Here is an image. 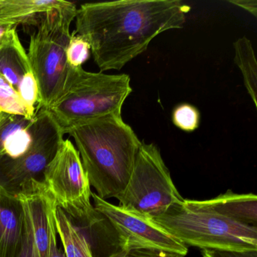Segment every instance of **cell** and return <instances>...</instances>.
Returning a JSON list of instances; mask_svg holds the SVG:
<instances>
[{"label": "cell", "instance_id": "ffe728a7", "mask_svg": "<svg viewBox=\"0 0 257 257\" xmlns=\"http://www.w3.org/2000/svg\"><path fill=\"white\" fill-rule=\"evenodd\" d=\"M33 16L22 0H0V19L15 20L22 25L31 24Z\"/></svg>", "mask_w": 257, "mask_h": 257}, {"label": "cell", "instance_id": "484cf974", "mask_svg": "<svg viewBox=\"0 0 257 257\" xmlns=\"http://www.w3.org/2000/svg\"><path fill=\"white\" fill-rule=\"evenodd\" d=\"M22 24L15 20L0 19V46L2 44L7 33L14 28H18Z\"/></svg>", "mask_w": 257, "mask_h": 257}, {"label": "cell", "instance_id": "30bf717a", "mask_svg": "<svg viewBox=\"0 0 257 257\" xmlns=\"http://www.w3.org/2000/svg\"><path fill=\"white\" fill-rule=\"evenodd\" d=\"M25 213L17 197L0 185V257H17L22 247Z\"/></svg>", "mask_w": 257, "mask_h": 257}, {"label": "cell", "instance_id": "2e32d148", "mask_svg": "<svg viewBox=\"0 0 257 257\" xmlns=\"http://www.w3.org/2000/svg\"><path fill=\"white\" fill-rule=\"evenodd\" d=\"M91 46L89 43L76 31L70 34V40L66 49V59L69 67L73 68L82 67L89 59Z\"/></svg>", "mask_w": 257, "mask_h": 257}, {"label": "cell", "instance_id": "d6986e66", "mask_svg": "<svg viewBox=\"0 0 257 257\" xmlns=\"http://www.w3.org/2000/svg\"><path fill=\"white\" fill-rule=\"evenodd\" d=\"M31 124L25 128L19 129L10 137L5 148L4 156L10 159H16L29 150L33 141Z\"/></svg>", "mask_w": 257, "mask_h": 257}, {"label": "cell", "instance_id": "7402d4cb", "mask_svg": "<svg viewBox=\"0 0 257 257\" xmlns=\"http://www.w3.org/2000/svg\"><path fill=\"white\" fill-rule=\"evenodd\" d=\"M203 257H257V249H202Z\"/></svg>", "mask_w": 257, "mask_h": 257}, {"label": "cell", "instance_id": "6da1fadb", "mask_svg": "<svg viewBox=\"0 0 257 257\" xmlns=\"http://www.w3.org/2000/svg\"><path fill=\"white\" fill-rule=\"evenodd\" d=\"M190 10L180 0L89 3L77 9L75 31L89 43L100 71L120 70L158 35L183 28Z\"/></svg>", "mask_w": 257, "mask_h": 257}, {"label": "cell", "instance_id": "7c38bea8", "mask_svg": "<svg viewBox=\"0 0 257 257\" xmlns=\"http://www.w3.org/2000/svg\"><path fill=\"white\" fill-rule=\"evenodd\" d=\"M31 71L28 53L21 43L17 28H13L0 46V73L18 91L22 78Z\"/></svg>", "mask_w": 257, "mask_h": 257}, {"label": "cell", "instance_id": "603a6c76", "mask_svg": "<svg viewBox=\"0 0 257 257\" xmlns=\"http://www.w3.org/2000/svg\"><path fill=\"white\" fill-rule=\"evenodd\" d=\"M110 257H172L159 251L149 249H122Z\"/></svg>", "mask_w": 257, "mask_h": 257}, {"label": "cell", "instance_id": "5bb4252c", "mask_svg": "<svg viewBox=\"0 0 257 257\" xmlns=\"http://www.w3.org/2000/svg\"><path fill=\"white\" fill-rule=\"evenodd\" d=\"M18 93L25 106L26 118L29 120L34 119L40 98V91L32 71L23 76L19 84Z\"/></svg>", "mask_w": 257, "mask_h": 257}, {"label": "cell", "instance_id": "277c9868", "mask_svg": "<svg viewBox=\"0 0 257 257\" xmlns=\"http://www.w3.org/2000/svg\"><path fill=\"white\" fill-rule=\"evenodd\" d=\"M132 92L128 75L91 73L82 67H70L62 94L48 109L64 135L76 123L121 115L123 104Z\"/></svg>", "mask_w": 257, "mask_h": 257}, {"label": "cell", "instance_id": "4fadbf2b", "mask_svg": "<svg viewBox=\"0 0 257 257\" xmlns=\"http://www.w3.org/2000/svg\"><path fill=\"white\" fill-rule=\"evenodd\" d=\"M234 48V63L241 72L245 88L256 108L257 64L252 43L243 37L236 40Z\"/></svg>", "mask_w": 257, "mask_h": 257}, {"label": "cell", "instance_id": "44dd1931", "mask_svg": "<svg viewBox=\"0 0 257 257\" xmlns=\"http://www.w3.org/2000/svg\"><path fill=\"white\" fill-rule=\"evenodd\" d=\"M49 197V244L48 257H66L63 249L58 246V233L55 227V213L56 204L55 201Z\"/></svg>", "mask_w": 257, "mask_h": 257}, {"label": "cell", "instance_id": "8992f818", "mask_svg": "<svg viewBox=\"0 0 257 257\" xmlns=\"http://www.w3.org/2000/svg\"><path fill=\"white\" fill-rule=\"evenodd\" d=\"M115 198L123 210L152 219L184 200L173 182L160 150L155 144L144 142L127 186Z\"/></svg>", "mask_w": 257, "mask_h": 257}, {"label": "cell", "instance_id": "ba28073f", "mask_svg": "<svg viewBox=\"0 0 257 257\" xmlns=\"http://www.w3.org/2000/svg\"><path fill=\"white\" fill-rule=\"evenodd\" d=\"M31 128L32 144L25 154L16 159H0V185L15 196L33 192L43 183L45 170L64 140L49 109L36 112Z\"/></svg>", "mask_w": 257, "mask_h": 257}, {"label": "cell", "instance_id": "3957f363", "mask_svg": "<svg viewBox=\"0 0 257 257\" xmlns=\"http://www.w3.org/2000/svg\"><path fill=\"white\" fill-rule=\"evenodd\" d=\"M76 13V4L65 2L37 17V29L31 35L28 53L40 91L37 111L49 109L64 91L70 68L66 49L71 34L70 25Z\"/></svg>", "mask_w": 257, "mask_h": 257}, {"label": "cell", "instance_id": "cb8c5ba5", "mask_svg": "<svg viewBox=\"0 0 257 257\" xmlns=\"http://www.w3.org/2000/svg\"><path fill=\"white\" fill-rule=\"evenodd\" d=\"M17 257H36L33 245V237L29 223L25 216V230H24L23 240L22 247Z\"/></svg>", "mask_w": 257, "mask_h": 257}, {"label": "cell", "instance_id": "d4e9b609", "mask_svg": "<svg viewBox=\"0 0 257 257\" xmlns=\"http://www.w3.org/2000/svg\"><path fill=\"white\" fill-rule=\"evenodd\" d=\"M228 3L243 9V10L248 12L254 17L256 18L257 2L255 0H229Z\"/></svg>", "mask_w": 257, "mask_h": 257}, {"label": "cell", "instance_id": "9a60e30c", "mask_svg": "<svg viewBox=\"0 0 257 257\" xmlns=\"http://www.w3.org/2000/svg\"><path fill=\"white\" fill-rule=\"evenodd\" d=\"M0 112L26 117V111L17 90L0 73Z\"/></svg>", "mask_w": 257, "mask_h": 257}, {"label": "cell", "instance_id": "9c48e42d", "mask_svg": "<svg viewBox=\"0 0 257 257\" xmlns=\"http://www.w3.org/2000/svg\"><path fill=\"white\" fill-rule=\"evenodd\" d=\"M94 207L113 227L122 249H149L172 257H185L188 246L149 218L123 210L91 192Z\"/></svg>", "mask_w": 257, "mask_h": 257}, {"label": "cell", "instance_id": "ac0fdd59", "mask_svg": "<svg viewBox=\"0 0 257 257\" xmlns=\"http://www.w3.org/2000/svg\"><path fill=\"white\" fill-rule=\"evenodd\" d=\"M172 121L174 125L184 132H193L199 126V111L192 105L182 103L174 108Z\"/></svg>", "mask_w": 257, "mask_h": 257}, {"label": "cell", "instance_id": "8fae6325", "mask_svg": "<svg viewBox=\"0 0 257 257\" xmlns=\"http://www.w3.org/2000/svg\"><path fill=\"white\" fill-rule=\"evenodd\" d=\"M194 202L221 216L240 223L256 226L257 197L255 194H237L228 190L216 198Z\"/></svg>", "mask_w": 257, "mask_h": 257}, {"label": "cell", "instance_id": "52a82bcc", "mask_svg": "<svg viewBox=\"0 0 257 257\" xmlns=\"http://www.w3.org/2000/svg\"><path fill=\"white\" fill-rule=\"evenodd\" d=\"M43 187L78 226L91 225L100 217L91 203V185L79 152L70 140H64L46 167Z\"/></svg>", "mask_w": 257, "mask_h": 257}, {"label": "cell", "instance_id": "e0dca14e", "mask_svg": "<svg viewBox=\"0 0 257 257\" xmlns=\"http://www.w3.org/2000/svg\"><path fill=\"white\" fill-rule=\"evenodd\" d=\"M34 120V119H33ZM33 120L25 116L1 112L0 116V159L5 156V148L10 137L19 129L31 125Z\"/></svg>", "mask_w": 257, "mask_h": 257}, {"label": "cell", "instance_id": "4316f807", "mask_svg": "<svg viewBox=\"0 0 257 257\" xmlns=\"http://www.w3.org/2000/svg\"><path fill=\"white\" fill-rule=\"evenodd\" d=\"M0 116H1V112H0Z\"/></svg>", "mask_w": 257, "mask_h": 257}, {"label": "cell", "instance_id": "5b68a950", "mask_svg": "<svg viewBox=\"0 0 257 257\" xmlns=\"http://www.w3.org/2000/svg\"><path fill=\"white\" fill-rule=\"evenodd\" d=\"M186 246L201 249H257V227L201 207L194 200L173 204L153 219Z\"/></svg>", "mask_w": 257, "mask_h": 257}, {"label": "cell", "instance_id": "7a4b0ae2", "mask_svg": "<svg viewBox=\"0 0 257 257\" xmlns=\"http://www.w3.org/2000/svg\"><path fill=\"white\" fill-rule=\"evenodd\" d=\"M82 165L103 200L116 198L127 186L142 142L121 115H105L70 126Z\"/></svg>", "mask_w": 257, "mask_h": 257}]
</instances>
